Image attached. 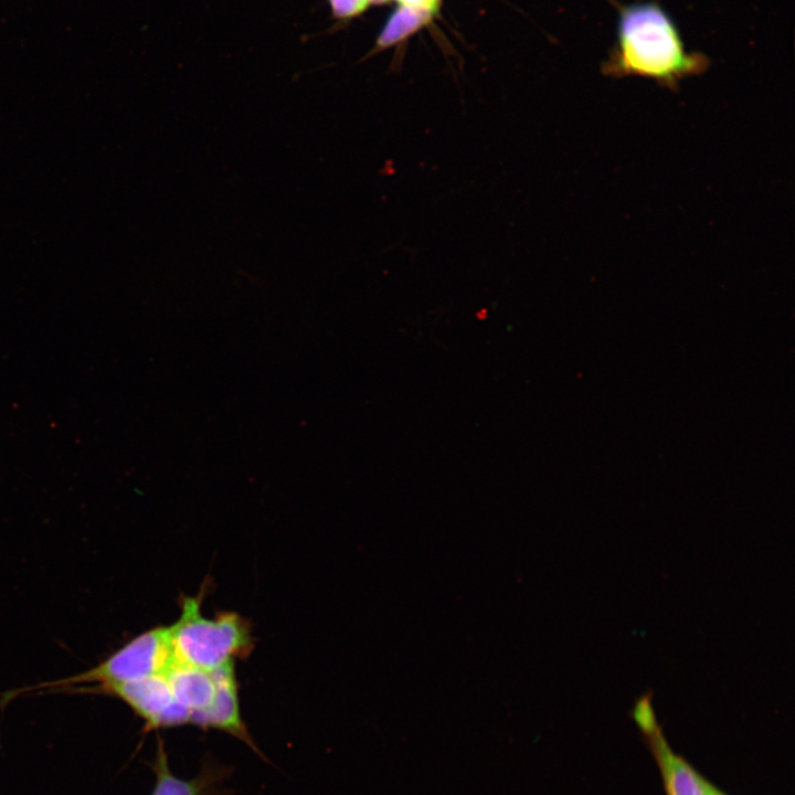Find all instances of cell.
<instances>
[{"label": "cell", "instance_id": "cell-5", "mask_svg": "<svg viewBox=\"0 0 795 795\" xmlns=\"http://www.w3.org/2000/svg\"><path fill=\"white\" fill-rule=\"evenodd\" d=\"M638 729L655 757L666 795H711V783L671 749L657 719Z\"/></svg>", "mask_w": 795, "mask_h": 795}, {"label": "cell", "instance_id": "cell-10", "mask_svg": "<svg viewBox=\"0 0 795 795\" xmlns=\"http://www.w3.org/2000/svg\"><path fill=\"white\" fill-rule=\"evenodd\" d=\"M333 15L349 19L362 13L369 6L368 0H328Z\"/></svg>", "mask_w": 795, "mask_h": 795}, {"label": "cell", "instance_id": "cell-6", "mask_svg": "<svg viewBox=\"0 0 795 795\" xmlns=\"http://www.w3.org/2000/svg\"><path fill=\"white\" fill-rule=\"evenodd\" d=\"M232 662L211 670L215 681V697L211 707L198 718L194 724L227 732L254 749L241 718L237 683Z\"/></svg>", "mask_w": 795, "mask_h": 795}, {"label": "cell", "instance_id": "cell-3", "mask_svg": "<svg viewBox=\"0 0 795 795\" xmlns=\"http://www.w3.org/2000/svg\"><path fill=\"white\" fill-rule=\"evenodd\" d=\"M174 661L169 627H156L130 640L93 669L49 685L96 682L102 688L163 675Z\"/></svg>", "mask_w": 795, "mask_h": 795}, {"label": "cell", "instance_id": "cell-7", "mask_svg": "<svg viewBox=\"0 0 795 795\" xmlns=\"http://www.w3.org/2000/svg\"><path fill=\"white\" fill-rule=\"evenodd\" d=\"M163 675L176 701L190 712V723L194 724L215 697L211 671L174 661Z\"/></svg>", "mask_w": 795, "mask_h": 795}, {"label": "cell", "instance_id": "cell-9", "mask_svg": "<svg viewBox=\"0 0 795 795\" xmlns=\"http://www.w3.org/2000/svg\"><path fill=\"white\" fill-rule=\"evenodd\" d=\"M156 785L151 795H206L208 782L203 776L194 780H181L170 771L166 752L159 746L155 764Z\"/></svg>", "mask_w": 795, "mask_h": 795}, {"label": "cell", "instance_id": "cell-8", "mask_svg": "<svg viewBox=\"0 0 795 795\" xmlns=\"http://www.w3.org/2000/svg\"><path fill=\"white\" fill-rule=\"evenodd\" d=\"M434 12L421 7L401 4L386 20L380 32L373 52L402 42L431 22Z\"/></svg>", "mask_w": 795, "mask_h": 795}, {"label": "cell", "instance_id": "cell-2", "mask_svg": "<svg viewBox=\"0 0 795 795\" xmlns=\"http://www.w3.org/2000/svg\"><path fill=\"white\" fill-rule=\"evenodd\" d=\"M176 662L214 670L245 653L250 644L246 622L235 613L209 619L200 613V598L186 597L176 624L169 627Z\"/></svg>", "mask_w": 795, "mask_h": 795}, {"label": "cell", "instance_id": "cell-4", "mask_svg": "<svg viewBox=\"0 0 795 795\" xmlns=\"http://www.w3.org/2000/svg\"><path fill=\"white\" fill-rule=\"evenodd\" d=\"M99 689L121 699L146 721L150 729L190 723V712L176 701L165 675Z\"/></svg>", "mask_w": 795, "mask_h": 795}, {"label": "cell", "instance_id": "cell-13", "mask_svg": "<svg viewBox=\"0 0 795 795\" xmlns=\"http://www.w3.org/2000/svg\"><path fill=\"white\" fill-rule=\"evenodd\" d=\"M368 1L374 2V3H383V2H386L388 0H368Z\"/></svg>", "mask_w": 795, "mask_h": 795}, {"label": "cell", "instance_id": "cell-11", "mask_svg": "<svg viewBox=\"0 0 795 795\" xmlns=\"http://www.w3.org/2000/svg\"><path fill=\"white\" fill-rule=\"evenodd\" d=\"M401 4L421 7L435 12L438 8L439 0H399Z\"/></svg>", "mask_w": 795, "mask_h": 795}, {"label": "cell", "instance_id": "cell-12", "mask_svg": "<svg viewBox=\"0 0 795 795\" xmlns=\"http://www.w3.org/2000/svg\"><path fill=\"white\" fill-rule=\"evenodd\" d=\"M710 794H711V795H727L725 793H723L721 789H719V788H718L717 786H714L713 784H711Z\"/></svg>", "mask_w": 795, "mask_h": 795}, {"label": "cell", "instance_id": "cell-1", "mask_svg": "<svg viewBox=\"0 0 795 795\" xmlns=\"http://www.w3.org/2000/svg\"><path fill=\"white\" fill-rule=\"evenodd\" d=\"M708 64L704 54L686 50L674 20L657 2L618 6L616 40L602 66L605 74L643 76L675 88Z\"/></svg>", "mask_w": 795, "mask_h": 795}]
</instances>
